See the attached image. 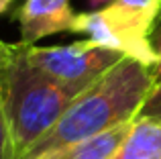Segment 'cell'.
I'll use <instances>...</instances> for the list:
<instances>
[{"mask_svg":"<svg viewBox=\"0 0 161 159\" xmlns=\"http://www.w3.org/2000/svg\"><path fill=\"white\" fill-rule=\"evenodd\" d=\"M153 88V68L133 57H122L75 96L57 124L23 159H39L55 149L82 143L110 129L133 123Z\"/></svg>","mask_w":161,"mask_h":159,"instance_id":"6da1fadb","label":"cell"},{"mask_svg":"<svg viewBox=\"0 0 161 159\" xmlns=\"http://www.w3.org/2000/svg\"><path fill=\"white\" fill-rule=\"evenodd\" d=\"M157 65L153 68V78H155V86L161 84V35H159V43H157Z\"/></svg>","mask_w":161,"mask_h":159,"instance_id":"30bf717a","label":"cell"},{"mask_svg":"<svg viewBox=\"0 0 161 159\" xmlns=\"http://www.w3.org/2000/svg\"><path fill=\"white\" fill-rule=\"evenodd\" d=\"M10 2H12V0H0V14L8 10V6H10Z\"/></svg>","mask_w":161,"mask_h":159,"instance_id":"8fae6325","label":"cell"},{"mask_svg":"<svg viewBox=\"0 0 161 159\" xmlns=\"http://www.w3.org/2000/svg\"><path fill=\"white\" fill-rule=\"evenodd\" d=\"M0 159H16L10 129H8V120H6V114H4L2 98H0Z\"/></svg>","mask_w":161,"mask_h":159,"instance_id":"ba28073f","label":"cell"},{"mask_svg":"<svg viewBox=\"0 0 161 159\" xmlns=\"http://www.w3.org/2000/svg\"><path fill=\"white\" fill-rule=\"evenodd\" d=\"M130 124L133 123L120 124V127L110 129V131L102 133L98 137H92L88 141L55 149V151L47 153V155H43L39 159H110L116 153V149L122 145L125 137L129 135Z\"/></svg>","mask_w":161,"mask_h":159,"instance_id":"52a82bcc","label":"cell"},{"mask_svg":"<svg viewBox=\"0 0 161 159\" xmlns=\"http://www.w3.org/2000/svg\"><path fill=\"white\" fill-rule=\"evenodd\" d=\"M110 159H161V120L135 118L129 135Z\"/></svg>","mask_w":161,"mask_h":159,"instance_id":"8992f818","label":"cell"},{"mask_svg":"<svg viewBox=\"0 0 161 159\" xmlns=\"http://www.w3.org/2000/svg\"><path fill=\"white\" fill-rule=\"evenodd\" d=\"M122 53L108 49L92 39L57 47L29 45V59L51 80L75 92H84L102 74L122 59Z\"/></svg>","mask_w":161,"mask_h":159,"instance_id":"277c9868","label":"cell"},{"mask_svg":"<svg viewBox=\"0 0 161 159\" xmlns=\"http://www.w3.org/2000/svg\"><path fill=\"white\" fill-rule=\"evenodd\" d=\"M161 14V0H112L108 6L92 12H80L71 33L122 53L126 57L155 68L157 49L149 33Z\"/></svg>","mask_w":161,"mask_h":159,"instance_id":"3957f363","label":"cell"},{"mask_svg":"<svg viewBox=\"0 0 161 159\" xmlns=\"http://www.w3.org/2000/svg\"><path fill=\"white\" fill-rule=\"evenodd\" d=\"M137 118H157L161 120V84L151 90V94L147 96V100L143 102L141 110H139Z\"/></svg>","mask_w":161,"mask_h":159,"instance_id":"9c48e42d","label":"cell"},{"mask_svg":"<svg viewBox=\"0 0 161 159\" xmlns=\"http://www.w3.org/2000/svg\"><path fill=\"white\" fill-rule=\"evenodd\" d=\"M75 16L69 0H25L16 12L20 43L35 45L55 33H71Z\"/></svg>","mask_w":161,"mask_h":159,"instance_id":"5b68a950","label":"cell"},{"mask_svg":"<svg viewBox=\"0 0 161 159\" xmlns=\"http://www.w3.org/2000/svg\"><path fill=\"white\" fill-rule=\"evenodd\" d=\"M90 4H94V6H98V4H104V2H110V0H88Z\"/></svg>","mask_w":161,"mask_h":159,"instance_id":"7c38bea8","label":"cell"},{"mask_svg":"<svg viewBox=\"0 0 161 159\" xmlns=\"http://www.w3.org/2000/svg\"><path fill=\"white\" fill-rule=\"evenodd\" d=\"M78 94L33 65L29 45L0 39V98L16 159H23L57 124Z\"/></svg>","mask_w":161,"mask_h":159,"instance_id":"7a4b0ae2","label":"cell"}]
</instances>
